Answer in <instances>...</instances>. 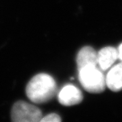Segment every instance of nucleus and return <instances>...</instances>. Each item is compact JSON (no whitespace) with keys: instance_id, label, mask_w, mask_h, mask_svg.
<instances>
[{"instance_id":"1","label":"nucleus","mask_w":122,"mask_h":122,"mask_svg":"<svg viewBox=\"0 0 122 122\" xmlns=\"http://www.w3.org/2000/svg\"><path fill=\"white\" fill-rule=\"evenodd\" d=\"M57 90L53 77L47 74H39L30 79L26 93L30 101L35 103L47 102L55 96Z\"/></svg>"},{"instance_id":"2","label":"nucleus","mask_w":122,"mask_h":122,"mask_svg":"<svg viewBox=\"0 0 122 122\" xmlns=\"http://www.w3.org/2000/svg\"><path fill=\"white\" fill-rule=\"evenodd\" d=\"M79 80L89 93H102L107 86L105 77L97 66H88L79 70Z\"/></svg>"},{"instance_id":"3","label":"nucleus","mask_w":122,"mask_h":122,"mask_svg":"<svg viewBox=\"0 0 122 122\" xmlns=\"http://www.w3.org/2000/svg\"><path fill=\"white\" fill-rule=\"evenodd\" d=\"M42 112L39 108L24 101L14 104L11 110V119L15 122H38L42 119Z\"/></svg>"},{"instance_id":"4","label":"nucleus","mask_w":122,"mask_h":122,"mask_svg":"<svg viewBox=\"0 0 122 122\" xmlns=\"http://www.w3.org/2000/svg\"><path fill=\"white\" fill-rule=\"evenodd\" d=\"M58 100L64 106H72L80 103L83 100V94L79 88L69 84L62 88L58 95Z\"/></svg>"},{"instance_id":"5","label":"nucleus","mask_w":122,"mask_h":122,"mask_svg":"<svg viewBox=\"0 0 122 122\" xmlns=\"http://www.w3.org/2000/svg\"><path fill=\"white\" fill-rule=\"evenodd\" d=\"M118 59V49L113 47H103L97 53V62L100 68L103 71L111 67Z\"/></svg>"},{"instance_id":"6","label":"nucleus","mask_w":122,"mask_h":122,"mask_svg":"<svg viewBox=\"0 0 122 122\" xmlns=\"http://www.w3.org/2000/svg\"><path fill=\"white\" fill-rule=\"evenodd\" d=\"M97 52L90 46H85L79 51L77 56L78 71L88 66H97Z\"/></svg>"},{"instance_id":"7","label":"nucleus","mask_w":122,"mask_h":122,"mask_svg":"<svg viewBox=\"0 0 122 122\" xmlns=\"http://www.w3.org/2000/svg\"><path fill=\"white\" fill-rule=\"evenodd\" d=\"M105 79L107 86L111 90L117 92L122 90V61L110 70Z\"/></svg>"},{"instance_id":"8","label":"nucleus","mask_w":122,"mask_h":122,"mask_svg":"<svg viewBox=\"0 0 122 122\" xmlns=\"http://www.w3.org/2000/svg\"><path fill=\"white\" fill-rule=\"evenodd\" d=\"M61 118L59 115L56 113H50L44 117L42 118L41 122H61Z\"/></svg>"},{"instance_id":"9","label":"nucleus","mask_w":122,"mask_h":122,"mask_svg":"<svg viewBox=\"0 0 122 122\" xmlns=\"http://www.w3.org/2000/svg\"><path fill=\"white\" fill-rule=\"evenodd\" d=\"M118 59L122 61V44L119 46L118 49Z\"/></svg>"}]
</instances>
